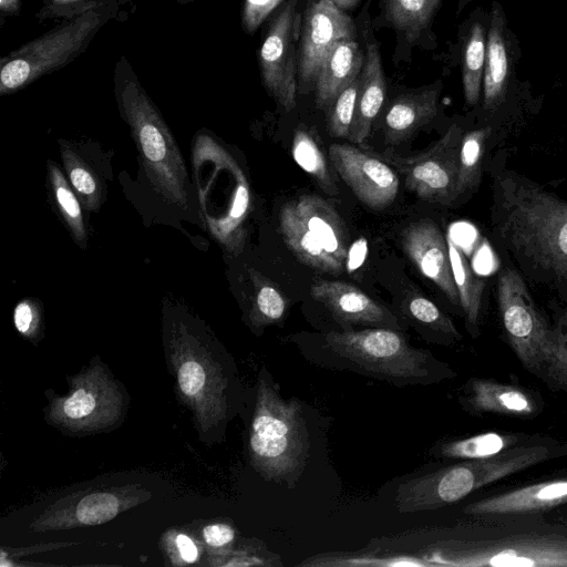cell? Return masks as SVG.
<instances>
[{"mask_svg":"<svg viewBox=\"0 0 567 567\" xmlns=\"http://www.w3.org/2000/svg\"><path fill=\"white\" fill-rule=\"evenodd\" d=\"M192 168L202 218L210 235L234 256L247 238L250 188L237 161L207 134L196 136Z\"/></svg>","mask_w":567,"mask_h":567,"instance_id":"obj_3","label":"cell"},{"mask_svg":"<svg viewBox=\"0 0 567 567\" xmlns=\"http://www.w3.org/2000/svg\"><path fill=\"white\" fill-rule=\"evenodd\" d=\"M203 533L206 543L214 547L230 543L235 536L233 528L225 524L209 525L204 528Z\"/></svg>","mask_w":567,"mask_h":567,"instance_id":"obj_41","label":"cell"},{"mask_svg":"<svg viewBox=\"0 0 567 567\" xmlns=\"http://www.w3.org/2000/svg\"><path fill=\"white\" fill-rule=\"evenodd\" d=\"M252 285L251 309L249 317L255 326L277 324L284 320L289 300L281 289L269 278L255 269L248 270Z\"/></svg>","mask_w":567,"mask_h":567,"instance_id":"obj_26","label":"cell"},{"mask_svg":"<svg viewBox=\"0 0 567 567\" xmlns=\"http://www.w3.org/2000/svg\"><path fill=\"white\" fill-rule=\"evenodd\" d=\"M359 85L360 75L351 82L326 110L327 126L330 135L349 138L354 117Z\"/></svg>","mask_w":567,"mask_h":567,"instance_id":"obj_33","label":"cell"},{"mask_svg":"<svg viewBox=\"0 0 567 567\" xmlns=\"http://www.w3.org/2000/svg\"><path fill=\"white\" fill-rule=\"evenodd\" d=\"M567 502V480L533 484L470 504L471 515L508 514L537 511Z\"/></svg>","mask_w":567,"mask_h":567,"instance_id":"obj_20","label":"cell"},{"mask_svg":"<svg viewBox=\"0 0 567 567\" xmlns=\"http://www.w3.org/2000/svg\"><path fill=\"white\" fill-rule=\"evenodd\" d=\"M96 6H99V3L95 0H49L38 17L43 19L50 18L51 16L74 18Z\"/></svg>","mask_w":567,"mask_h":567,"instance_id":"obj_37","label":"cell"},{"mask_svg":"<svg viewBox=\"0 0 567 567\" xmlns=\"http://www.w3.org/2000/svg\"><path fill=\"white\" fill-rule=\"evenodd\" d=\"M176 544L179 549L182 558L187 563H193L197 558V548L193 540L184 535L181 534L176 538Z\"/></svg>","mask_w":567,"mask_h":567,"instance_id":"obj_42","label":"cell"},{"mask_svg":"<svg viewBox=\"0 0 567 567\" xmlns=\"http://www.w3.org/2000/svg\"><path fill=\"white\" fill-rule=\"evenodd\" d=\"M255 467L268 481L293 487L310 455L309 433L298 401L284 399L262 370L249 437Z\"/></svg>","mask_w":567,"mask_h":567,"instance_id":"obj_5","label":"cell"},{"mask_svg":"<svg viewBox=\"0 0 567 567\" xmlns=\"http://www.w3.org/2000/svg\"><path fill=\"white\" fill-rule=\"evenodd\" d=\"M520 55L515 34L499 2L493 1L488 13L486 61L483 78V109L493 113L504 103Z\"/></svg>","mask_w":567,"mask_h":567,"instance_id":"obj_16","label":"cell"},{"mask_svg":"<svg viewBox=\"0 0 567 567\" xmlns=\"http://www.w3.org/2000/svg\"><path fill=\"white\" fill-rule=\"evenodd\" d=\"M442 0H383L386 21L410 42L430 25Z\"/></svg>","mask_w":567,"mask_h":567,"instance_id":"obj_25","label":"cell"},{"mask_svg":"<svg viewBox=\"0 0 567 567\" xmlns=\"http://www.w3.org/2000/svg\"><path fill=\"white\" fill-rule=\"evenodd\" d=\"M182 1V0H181ZM183 1H188V0H183Z\"/></svg>","mask_w":567,"mask_h":567,"instance_id":"obj_45","label":"cell"},{"mask_svg":"<svg viewBox=\"0 0 567 567\" xmlns=\"http://www.w3.org/2000/svg\"><path fill=\"white\" fill-rule=\"evenodd\" d=\"M115 75L121 113L130 125L153 189L165 203L185 208L188 176L169 128L124 58L118 62Z\"/></svg>","mask_w":567,"mask_h":567,"instance_id":"obj_4","label":"cell"},{"mask_svg":"<svg viewBox=\"0 0 567 567\" xmlns=\"http://www.w3.org/2000/svg\"><path fill=\"white\" fill-rule=\"evenodd\" d=\"M549 377L567 391V317L550 330L545 367Z\"/></svg>","mask_w":567,"mask_h":567,"instance_id":"obj_34","label":"cell"},{"mask_svg":"<svg viewBox=\"0 0 567 567\" xmlns=\"http://www.w3.org/2000/svg\"><path fill=\"white\" fill-rule=\"evenodd\" d=\"M489 135L491 127L474 130L463 135L458 157L457 197L480 183L482 158Z\"/></svg>","mask_w":567,"mask_h":567,"instance_id":"obj_30","label":"cell"},{"mask_svg":"<svg viewBox=\"0 0 567 567\" xmlns=\"http://www.w3.org/2000/svg\"><path fill=\"white\" fill-rule=\"evenodd\" d=\"M352 19L329 0L310 1L301 18L298 50V90L315 89L328 51L340 40L354 39Z\"/></svg>","mask_w":567,"mask_h":567,"instance_id":"obj_12","label":"cell"},{"mask_svg":"<svg viewBox=\"0 0 567 567\" xmlns=\"http://www.w3.org/2000/svg\"><path fill=\"white\" fill-rule=\"evenodd\" d=\"M307 361L324 369L350 371L395 386L427 385L450 377L432 352L415 348L400 330H331L300 346Z\"/></svg>","mask_w":567,"mask_h":567,"instance_id":"obj_1","label":"cell"},{"mask_svg":"<svg viewBox=\"0 0 567 567\" xmlns=\"http://www.w3.org/2000/svg\"><path fill=\"white\" fill-rule=\"evenodd\" d=\"M105 20L96 6L4 55L0 61V93L18 91L70 62Z\"/></svg>","mask_w":567,"mask_h":567,"instance_id":"obj_8","label":"cell"},{"mask_svg":"<svg viewBox=\"0 0 567 567\" xmlns=\"http://www.w3.org/2000/svg\"><path fill=\"white\" fill-rule=\"evenodd\" d=\"M95 408L93 395L83 389L76 390L63 403V411L71 419L89 415Z\"/></svg>","mask_w":567,"mask_h":567,"instance_id":"obj_39","label":"cell"},{"mask_svg":"<svg viewBox=\"0 0 567 567\" xmlns=\"http://www.w3.org/2000/svg\"><path fill=\"white\" fill-rule=\"evenodd\" d=\"M466 402L477 411L508 415H528L534 410L533 402L523 391L481 379L472 380Z\"/></svg>","mask_w":567,"mask_h":567,"instance_id":"obj_23","label":"cell"},{"mask_svg":"<svg viewBox=\"0 0 567 567\" xmlns=\"http://www.w3.org/2000/svg\"><path fill=\"white\" fill-rule=\"evenodd\" d=\"M440 87H425L398 96L390 105L384 120V134L391 144L410 138L437 113Z\"/></svg>","mask_w":567,"mask_h":567,"instance_id":"obj_21","label":"cell"},{"mask_svg":"<svg viewBox=\"0 0 567 567\" xmlns=\"http://www.w3.org/2000/svg\"><path fill=\"white\" fill-rule=\"evenodd\" d=\"M178 383L186 395H196L205 383L203 367L194 361L185 362L178 370Z\"/></svg>","mask_w":567,"mask_h":567,"instance_id":"obj_38","label":"cell"},{"mask_svg":"<svg viewBox=\"0 0 567 567\" xmlns=\"http://www.w3.org/2000/svg\"><path fill=\"white\" fill-rule=\"evenodd\" d=\"M487 18L475 19L468 29L462 53V82L466 104L478 103L483 91L486 61Z\"/></svg>","mask_w":567,"mask_h":567,"instance_id":"obj_22","label":"cell"},{"mask_svg":"<svg viewBox=\"0 0 567 567\" xmlns=\"http://www.w3.org/2000/svg\"><path fill=\"white\" fill-rule=\"evenodd\" d=\"M446 241L460 306L467 322L476 326L485 282L474 274L463 251L450 236H447Z\"/></svg>","mask_w":567,"mask_h":567,"instance_id":"obj_27","label":"cell"},{"mask_svg":"<svg viewBox=\"0 0 567 567\" xmlns=\"http://www.w3.org/2000/svg\"><path fill=\"white\" fill-rule=\"evenodd\" d=\"M499 188L498 233L540 270L567 280V203L512 176Z\"/></svg>","mask_w":567,"mask_h":567,"instance_id":"obj_2","label":"cell"},{"mask_svg":"<svg viewBox=\"0 0 567 567\" xmlns=\"http://www.w3.org/2000/svg\"><path fill=\"white\" fill-rule=\"evenodd\" d=\"M118 509L117 498L109 493H94L83 497L78 507L79 520L86 525H97L111 520Z\"/></svg>","mask_w":567,"mask_h":567,"instance_id":"obj_35","label":"cell"},{"mask_svg":"<svg viewBox=\"0 0 567 567\" xmlns=\"http://www.w3.org/2000/svg\"><path fill=\"white\" fill-rule=\"evenodd\" d=\"M336 4L340 10H352L361 0H329Z\"/></svg>","mask_w":567,"mask_h":567,"instance_id":"obj_44","label":"cell"},{"mask_svg":"<svg viewBox=\"0 0 567 567\" xmlns=\"http://www.w3.org/2000/svg\"><path fill=\"white\" fill-rule=\"evenodd\" d=\"M60 148L65 174L81 204L86 209L97 210L102 202L97 176L69 144L61 142Z\"/></svg>","mask_w":567,"mask_h":567,"instance_id":"obj_28","label":"cell"},{"mask_svg":"<svg viewBox=\"0 0 567 567\" xmlns=\"http://www.w3.org/2000/svg\"><path fill=\"white\" fill-rule=\"evenodd\" d=\"M284 0H244L241 25L247 33L255 32Z\"/></svg>","mask_w":567,"mask_h":567,"instance_id":"obj_36","label":"cell"},{"mask_svg":"<svg viewBox=\"0 0 567 567\" xmlns=\"http://www.w3.org/2000/svg\"><path fill=\"white\" fill-rule=\"evenodd\" d=\"M497 300L509 343L533 373L545 367L550 329L537 312L522 277L506 268L498 276Z\"/></svg>","mask_w":567,"mask_h":567,"instance_id":"obj_11","label":"cell"},{"mask_svg":"<svg viewBox=\"0 0 567 567\" xmlns=\"http://www.w3.org/2000/svg\"><path fill=\"white\" fill-rule=\"evenodd\" d=\"M437 564L451 566L567 567V542L523 538L442 555Z\"/></svg>","mask_w":567,"mask_h":567,"instance_id":"obj_14","label":"cell"},{"mask_svg":"<svg viewBox=\"0 0 567 567\" xmlns=\"http://www.w3.org/2000/svg\"><path fill=\"white\" fill-rule=\"evenodd\" d=\"M386 92L380 50L377 42H367V54L360 74L354 117L349 135L353 144L364 145L371 126L384 102Z\"/></svg>","mask_w":567,"mask_h":567,"instance_id":"obj_19","label":"cell"},{"mask_svg":"<svg viewBox=\"0 0 567 567\" xmlns=\"http://www.w3.org/2000/svg\"><path fill=\"white\" fill-rule=\"evenodd\" d=\"M401 244L420 272L433 281L453 305L458 306L447 241L439 226L427 218L414 221L403 229Z\"/></svg>","mask_w":567,"mask_h":567,"instance_id":"obj_17","label":"cell"},{"mask_svg":"<svg viewBox=\"0 0 567 567\" xmlns=\"http://www.w3.org/2000/svg\"><path fill=\"white\" fill-rule=\"evenodd\" d=\"M291 152L295 162L324 193L338 194L337 184L316 130L299 125L293 133Z\"/></svg>","mask_w":567,"mask_h":567,"instance_id":"obj_24","label":"cell"},{"mask_svg":"<svg viewBox=\"0 0 567 567\" xmlns=\"http://www.w3.org/2000/svg\"><path fill=\"white\" fill-rule=\"evenodd\" d=\"M313 300L321 303L339 323L341 330L354 326L402 329L398 317L385 306L372 299L359 287L339 280H316L310 286Z\"/></svg>","mask_w":567,"mask_h":567,"instance_id":"obj_15","label":"cell"},{"mask_svg":"<svg viewBox=\"0 0 567 567\" xmlns=\"http://www.w3.org/2000/svg\"><path fill=\"white\" fill-rule=\"evenodd\" d=\"M0 9L9 14L17 13L19 11V0H0Z\"/></svg>","mask_w":567,"mask_h":567,"instance_id":"obj_43","label":"cell"},{"mask_svg":"<svg viewBox=\"0 0 567 567\" xmlns=\"http://www.w3.org/2000/svg\"><path fill=\"white\" fill-rule=\"evenodd\" d=\"M298 4L299 0H288L279 8L259 50L264 85L285 112L296 107L298 92L297 41L302 18Z\"/></svg>","mask_w":567,"mask_h":567,"instance_id":"obj_10","label":"cell"},{"mask_svg":"<svg viewBox=\"0 0 567 567\" xmlns=\"http://www.w3.org/2000/svg\"><path fill=\"white\" fill-rule=\"evenodd\" d=\"M543 447L471 460L402 482L395 491L400 513L434 509L457 502L473 491L543 460Z\"/></svg>","mask_w":567,"mask_h":567,"instance_id":"obj_6","label":"cell"},{"mask_svg":"<svg viewBox=\"0 0 567 567\" xmlns=\"http://www.w3.org/2000/svg\"><path fill=\"white\" fill-rule=\"evenodd\" d=\"M37 307L30 300H22L14 308V326L21 333H28L37 322Z\"/></svg>","mask_w":567,"mask_h":567,"instance_id":"obj_40","label":"cell"},{"mask_svg":"<svg viewBox=\"0 0 567 567\" xmlns=\"http://www.w3.org/2000/svg\"><path fill=\"white\" fill-rule=\"evenodd\" d=\"M462 128L452 124L445 134L424 152L401 156L390 151L374 152L405 177L406 188L420 199L449 205L457 198L458 157Z\"/></svg>","mask_w":567,"mask_h":567,"instance_id":"obj_9","label":"cell"},{"mask_svg":"<svg viewBox=\"0 0 567 567\" xmlns=\"http://www.w3.org/2000/svg\"><path fill=\"white\" fill-rule=\"evenodd\" d=\"M364 54L354 39L338 41L327 53L315 82L316 104L327 110L360 74Z\"/></svg>","mask_w":567,"mask_h":567,"instance_id":"obj_18","label":"cell"},{"mask_svg":"<svg viewBox=\"0 0 567 567\" xmlns=\"http://www.w3.org/2000/svg\"><path fill=\"white\" fill-rule=\"evenodd\" d=\"M331 144L328 155L338 175L355 197L372 209L391 205L398 194L396 172L365 145Z\"/></svg>","mask_w":567,"mask_h":567,"instance_id":"obj_13","label":"cell"},{"mask_svg":"<svg viewBox=\"0 0 567 567\" xmlns=\"http://www.w3.org/2000/svg\"><path fill=\"white\" fill-rule=\"evenodd\" d=\"M279 230L289 250L312 269L340 274L348 258L346 225L326 199L302 195L280 208Z\"/></svg>","mask_w":567,"mask_h":567,"instance_id":"obj_7","label":"cell"},{"mask_svg":"<svg viewBox=\"0 0 567 567\" xmlns=\"http://www.w3.org/2000/svg\"><path fill=\"white\" fill-rule=\"evenodd\" d=\"M48 176L56 207L69 227L73 238L81 246L86 243V229L83 220L81 200L71 187L65 175L53 162H48Z\"/></svg>","mask_w":567,"mask_h":567,"instance_id":"obj_29","label":"cell"},{"mask_svg":"<svg viewBox=\"0 0 567 567\" xmlns=\"http://www.w3.org/2000/svg\"><path fill=\"white\" fill-rule=\"evenodd\" d=\"M404 308L419 327L445 339H458L461 336L451 319L435 303L421 295H411Z\"/></svg>","mask_w":567,"mask_h":567,"instance_id":"obj_31","label":"cell"},{"mask_svg":"<svg viewBox=\"0 0 567 567\" xmlns=\"http://www.w3.org/2000/svg\"><path fill=\"white\" fill-rule=\"evenodd\" d=\"M506 445V437L488 432L441 444L433 453L444 457L476 460L497 455Z\"/></svg>","mask_w":567,"mask_h":567,"instance_id":"obj_32","label":"cell"}]
</instances>
